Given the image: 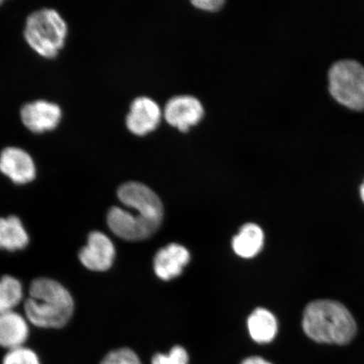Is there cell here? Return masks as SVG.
<instances>
[{"label":"cell","mask_w":364,"mask_h":364,"mask_svg":"<svg viewBox=\"0 0 364 364\" xmlns=\"http://www.w3.org/2000/svg\"><path fill=\"white\" fill-rule=\"evenodd\" d=\"M117 197L136 213L120 207L112 208L107 223L114 234L125 240L138 241L156 233L164 217L163 204L156 193L139 182L130 181L118 188Z\"/></svg>","instance_id":"6da1fadb"},{"label":"cell","mask_w":364,"mask_h":364,"mask_svg":"<svg viewBox=\"0 0 364 364\" xmlns=\"http://www.w3.org/2000/svg\"><path fill=\"white\" fill-rule=\"evenodd\" d=\"M302 324L309 338L318 343L346 345L357 333L352 314L333 300L321 299L309 304Z\"/></svg>","instance_id":"7a4b0ae2"},{"label":"cell","mask_w":364,"mask_h":364,"mask_svg":"<svg viewBox=\"0 0 364 364\" xmlns=\"http://www.w3.org/2000/svg\"><path fill=\"white\" fill-rule=\"evenodd\" d=\"M74 306V300L65 287L43 277L31 283L25 312L29 321L36 326L61 328L70 320Z\"/></svg>","instance_id":"3957f363"},{"label":"cell","mask_w":364,"mask_h":364,"mask_svg":"<svg viewBox=\"0 0 364 364\" xmlns=\"http://www.w3.org/2000/svg\"><path fill=\"white\" fill-rule=\"evenodd\" d=\"M68 34L67 22L54 9H40L27 17L24 38L39 56L55 58L65 48Z\"/></svg>","instance_id":"277c9868"},{"label":"cell","mask_w":364,"mask_h":364,"mask_svg":"<svg viewBox=\"0 0 364 364\" xmlns=\"http://www.w3.org/2000/svg\"><path fill=\"white\" fill-rule=\"evenodd\" d=\"M329 90L336 102L354 111L364 110V67L345 59L334 63L328 74Z\"/></svg>","instance_id":"5b68a950"},{"label":"cell","mask_w":364,"mask_h":364,"mask_svg":"<svg viewBox=\"0 0 364 364\" xmlns=\"http://www.w3.org/2000/svg\"><path fill=\"white\" fill-rule=\"evenodd\" d=\"M62 117L61 107L45 100L26 103L21 109L22 124L33 134H44L56 129Z\"/></svg>","instance_id":"8992f818"},{"label":"cell","mask_w":364,"mask_h":364,"mask_svg":"<svg viewBox=\"0 0 364 364\" xmlns=\"http://www.w3.org/2000/svg\"><path fill=\"white\" fill-rule=\"evenodd\" d=\"M0 172L14 183H29L36 178L34 159L26 150L18 147H6L0 153Z\"/></svg>","instance_id":"52a82bcc"},{"label":"cell","mask_w":364,"mask_h":364,"mask_svg":"<svg viewBox=\"0 0 364 364\" xmlns=\"http://www.w3.org/2000/svg\"><path fill=\"white\" fill-rule=\"evenodd\" d=\"M204 115L203 107L197 98L191 95H179L167 102L164 111L166 120L181 132H188L198 124Z\"/></svg>","instance_id":"ba28073f"},{"label":"cell","mask_w":364,"mask_h":364,"mask_svg":"<svg viewBox=\"0 0 364 364\" xmlns=\"http://www.w3.org/2000/svg\"><path fill=\"white\" fill-rule=\"evenodd\" d=\"M161 117V107L154 100L140 97L131 103L126 126L132 134L145 136L157 129Z\"/></svg>","instance_id":"9c48e42d"},{"label":"cell","mask_w":364,"mask_h":364,"mask_svg":"<svg viewBox=\"0 0 364 364\" xmlns=\"http://www.w3.org/2000/svg\"><path fill=\"white\" fill-rule=\"evenodd\" d=\"M115 255L112 240L102 232L94 231L90 234L86 247L81 249L79 258L88 269L104 272L112 267Z\"/></svg>","instance_id":"30bf717a"},{"label":"cell","mask_w":364,"mask_h":364,"mask_svg":"<svg viewBox=\"0 0 364 364\" xmlns=\"http://www.w3.org/2000/svg\"><path fill=\"white\" fill-rule=\"evenodd\" d=\"M190 262L188 250L176 243L166 245L159 250L154 257V272L159 279L169 281L181 274Z\"/></svg>","instance_id":"8fae6325"},{"label":"cell","mask_w":364,"mask_h":364,"mask_svg":"<svg viewBox=\"0 0 364 364\" xmlns=\"http://www.w3.org/2000/svg\"><path fill=\"white\" fill-rule=\"evenodd\" d=\"M28 335V325L19 314H0V346L10 350L22 347Z\"/></svg>","instance_id":"7c38bea8"},{"label":"cell","mask_w":364,"mask_h":364,"mask_svg":"<svg viewBox=\"0 0 364 364\" xmlns=\"http://www.w3.org/2000/svg\"><path fill=\"white\" fill-rule=\"evenodd\" d=\"M247 327L250 338L260 344L271 343L279 331L275 316L263 308L255 309L248 318Z\"/></svg>","instance_id":"4fadbf2b"},{"label":"cell","mask_w":364,"mask_h":364,"mask_svg":"<svg viewBox=\"0 0 364 364\" xmlns=\"http://www.w3.org/2000/svg\"><path fill=\"white\" fill-rule=\"evenodd\" d=\"M264 239L265 236L262 228L248 223L240 228L239 234L232 240V247L239 257L252 258L263 248Z\"/></svg>","instance_id":"5bb4252c"},{"label":"cell","mask_w":364,"mask_h":364,"mask_svg":"<svg viewBox=\"0 0 364 364\" xmlns=\"http://www.w3.org/2000/svg\"><path fill=\"white\" fill-rule=\"evenodd\" d=\"M28 242V234L20 218L16 216L0 218V249L15 252L24 249Z\"/></svg>","instance_id":"9a60e30c"},{"label":"cell","mask_w":364,"mask_h":364,"mask_svg":"<svg viewBox=\"0 0 364 364\" xmlns=\"http://www.w3.org/2000/svg\"><path fill=\"white\" fill-rule=\"evenodd\" d=\"M22 297L21 284L15 277L4 276L0 279V314L13 311Z\"/></svg>","instance_id":"2e32d148"},{"label":"cell","mask_w":364,"mask_h":364,"mask_svg":"<svg viewBox=\"0 0 364 364\" xmlns=\"http://www.w3.org/2000/svg\"><path fill=\"white\" fill-rule=\"evenodd\" d=\"M3 364H40L38 357L29 348L20 347L10 350Z\"/></svg>","instance_id":"e0dca14e"},{"label":"cell","mask_w":364,"mask_h":364,"mask_svg":"<svg viewBox=\"0 0 364 364\" xmlns=\"http://www.w3.org/2000/svg\"><path fill=\"white\" fill-rule=\"evenodd\" d=\"M188 352L181 346H176L168 354L158 353L154 355L152 364H188Z\"/></svg>","instance_id":"ac0fdd59"},{"label":"cell","mask_w":364,"mask_h":364,"mask_svg":"<svg viewBox=\"0 0 364 364\" xmlns=\"http://www.w3.org/2000/svg\"><path fill=\"white\" fill-rule=\"evenodd\" d=\"M101 364H142L133 350L121 348L108 353Z\"/></svg>","instance_id":"d6986e66"},{"label":"cell","mask_w":364,"mask_h":364,"mask_svg":"<svg viewBox=\"0 0 364 364\" xmlns=\"http://www.w3.org/2000/svg\"><path fill=\"white\" fill-rule=\"evenodd\" d=\"M193 6L206 11H217L224 6L225 1L222 0H194Z\"/></svg>","instance_id":"ffe728a7"},{"label":"cell","mask_w":364,"mask_h":364,"mask_svg":"<svg viewBox=\"0 0 364 364\" xmlns=\"http://www.w3.org/2000/svg\"><path fill=\"white\" fill-rule=\"evenodd\" d=\"M241 364H272L261 357H250L245 358Z\"/></svg>","instance_id":"44dd1931"},{"label":"cell","mask_w":364,"mask_h":364,"mask_svg":"<svg viewBox=\"0 0 364 364\" xmlns=\"http://www.w3.org/2000/svg\"><path fill=\"white\" fill-rule=\"evenodd\" d=\"M360 195H361V198L363 200V202L364 203V181L360 188Z\"/></svg>","instance_id":"7402d4cb"}]
</instances>
